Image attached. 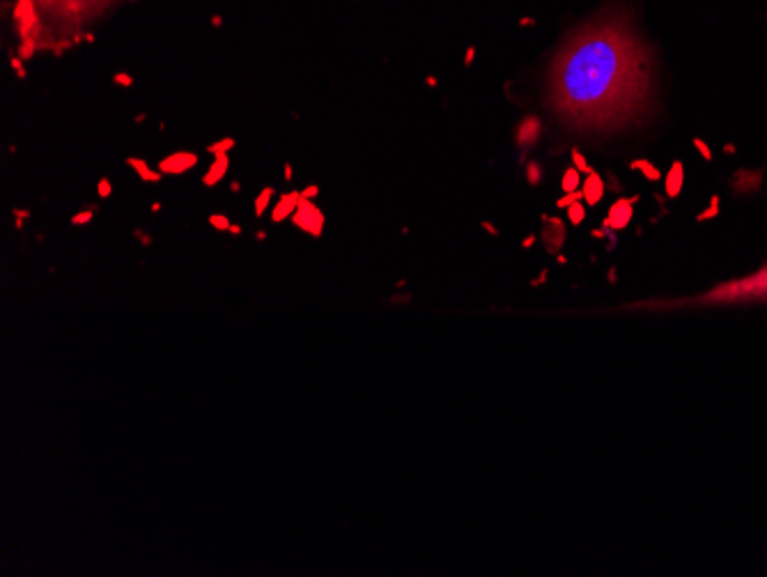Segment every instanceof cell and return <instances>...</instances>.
Returning a JSON list of instances; mask_svg holds the SVG:
<instances>
[{
  "label": "cell",
  "instance_id": "8fae6325",
  "mask_svg": "<svg viewBox=\"0 0 767 577\" xmlns=\"http://www.w3.org/2000/svg\"><path fill=\"white\" fill-rule=\"evenodd\" d=\"M272 195H274V189H272V187H264V189L260 191V195H257V200H255V214H257V216H262V214L267 212Z\"/></svg>",
  "mask_w": 767,
  "mask_h": 577
},
{
  "label": "cell",
  "instance_id": "7c38bea8",
  "mask_svg": "<svg viewBox=\"0 0 767 577\" xmlns=\"http://www.w3.org/2000/svg\"><path fill=\"white\" fill-rule=\"evenodd\" d=\"M584 205L582 203H572V205H570V221H572V223H579V221H582L584 219Z\"/></svg>",
  "mask_w": 767,
  "mask_h": 577
},
{
  "label": "cell",
  "instance_id": "5b68a950",
  "mask_svg": "<svg viewBox=\"0 0 767 577\" xmlns=\"http://www.w3.org/2000/svg\"><path fill=\"white\" fill-rule=\"evenodd\" d=\"M195 163H198V157L191 152H177V154H170V157H165L161 163H159V170L161 173H168V175H177V173H186L189 168H193Z\"/></svg>",
  "mask_w": 767,
  "mask_h": 577
},
{
  "label": "cell",
  "instance_id": "2e32d148",
  "mask_svg": "<svg viewBox=\"0 0 767 577\" xmlns=\"http://www.w3.org/2000/svg\"><path fill=\"white\" fill-rule=\"evenodd\" d=\"M92 214H95V210H86V212H81V214H76V216H74V219H71V223H74V225H86V223H90V221H92Z\"/></svg>",
  "mask_w": 767,
  "mask_h": 577
},
{
  "label": "cell",
  "instance_id": "277c9868",
  "mask_svg": "<svg viewBox=\"0 0 767 577\" xmlns=\"http://www.w3.org/2000/svg\"><path fill=\"white\" fill-rule=\"evenodd\" d=\"M292 221L297 228H302L304 233H310L313 237L322 235L324 228V216L317 210V205H313L308 198H302L297 205V210L292 214Z\"/></svg>",
  "mask_w": 767,
  "mask_h": 577
},
{
  "label": "cell",
  "instance_id": "ffe728a7",
  "mask_svg": "<svg viewBox=\"0 0 767 577\" xmlns=\"http://www.w3.org/2000/svg\"><path fill=\"white\" fill-rule=\"evenodd\" d=\"M136 237H138V240H145V246H150V235H145V233L136 230Z\"/></svg>",
  "mask_w": 767,
  "mask_h": 577
},
{
  "label": "cell",
  "instance_id": "ba28073f",
  "mask_svg": "<svg viewBox=\"0 0 767 577\" xmlns=\"http://www.w3.org/2000/svg\"><path fill=\"white\" fill-rule=\"evenodd\" d=\"M227 166H230V161H227V154H219V157H216V161L210 166V170H207V175L202 178V182L207 184V187H214V184L221 182V178L227 173Z\"/></svg>",
  "mask_w": 767,
  "mask_h": 577
},
{
  "label": "cell",
  "instance_id": "30bf717a",
  "mask_svg": "<svg viewBox=\"0 0 767 577\" xmlns=\"http://www.w3.org/2000/svg\"><path fill=\"white\" fill-rule=\"evenodd\" d=\"M584 195L588 198V203H597L602 198V180H599L595 173H590V178L584 187Z\"/></svg>",
  "mask_w": 767,
  "mask_h": 577
},
{
  "label": "cell",
  "instance_id": "7a4b0ae2",
  "mask_svg": "<svg viewBox=\"0 0 767 577\" xmlns=\"http://www.w3.org/2000/svg\"><path fill=\"white\" fill-rule=\"evenodd\" d=\"M115 3L118 0H26L16 9L21 37L28 44L24 51H35L48 30L51 42L78 35Z\"/></svg>",
  "mask_w": 767,
  "mask_h": 577
},
{
  "label": "cell",
  "instance_id": "44dd1931",
  "mask_svg": "<svg viewBox=\"0 0 767 577\" xmlns=\"http://www.w3.org/2000/svg\"><path fill=\"white\" fill-rule=\"evenodd\" d=\"M575 161L579 163V166H582V170H590L588 166H586V161H582V157H579V154L575 152Z\"/></svg>",
  "mask_w": 767,
  "mask_h": 577
},
{
  "label": "cell",
  "instance_id": "d6986e66",
  "mask_svg": "<svg viewBox=\"0 0 767 577\" xmlns=\"http://www.w3.org/2000/svg\"><path fill=\"white\" fill-rule=\"evenodd\" d=\"M317 193V187H310V189H304L302 191V198H313V195Z\"/></svg>",
  "mask_w": 767,
  "mask_h": 577
},
{
  "label": "cell",
  "instance_id": "8992f818",
  "mask_svg": "<svg viewBox=\"0 0 767 577\" xmlns=\"http://www.w3.org/2000/svg\"><path fill=\"white\" fill-rule=\"evenodd\" d=\"M299 200H302V193H299V191H292V193H287V195H281V200H278V205H276L274 212H272V219H274L276 223L285 221L289 214H294Z\"/></svg>",
  "mask_w": 767,
  "mask_h": 577
},
{
  "label": "cell",
  "instance_id": "9c48e42d",
  "mask_svg": "<svg viewBox=\"0 0 767 577\" xmlns=\"http://www.w3.org/2000/svg\"><path fill=\"white\" fill-rule=\"evenodd\" d=\"M127 163H129V166L133 168V170H136L138 175H140V178L145 180V182H159L161 180V170H152L150 166H148V163H145V161H140V159H127Z\"/></svg>",
  "mask_w": 767,
  "mask_h": 577
},
{
  "label": "cell",
  "instance_id": "3957f363",
  "mask_svg": "<svg viewBox=\"0 0 767 577\" xmlns=\"http://www.w3.org/2000/svg\"><path fill=\"white\" fill-rule=\"evenodd\" d=\"M767 302V265L756 270L749 276L733 278V281L714 285L712 290L685 297V300L669 302H641L627 306V311H676V308H699V306H719V304H751Z\"/></svg>",
  "mask_w": 767,
  "mask_h": 577
},
{
  "label": "cell",
  "instance_id": "5bb4252c",
  "mask_svg": "<svg viewBox=\"0 0 767 577\" xmlns=\"http://www.w3.org/2000/svg\"><path fill=\"white\" fill-rule=\"evenodd\" d=\"M210 223L214 225L216 230H230V221H227L223 214H214L210 219Z\"/></svg>",
  "mask_w": 767,
  "mask_h": 577
},
{
  "label": "cell",
  "instance_id": "9a60e30c",
  "mask_svg": "<svg viewBox=\"0 0 767 577\" xmlns=\"http://www.w3.org/2000/svg\"><path fill=\"white\" fill-rule=\"evenodd\" d=\"M230 148H235V141H232V138H225L223 143H219V145H210V152L219 157V154H225Z\"/></svg>",
  "mask_w": 767,
  "mask_h": 577
},
{
  "label": "cell",
  "instance_id": "4fadbf2b",
  "mask_svg": "<svg viewBox=\"0 0 767 577\" xmlns=\"http://www.w3.org/2000/svg\"><path fill=\"white\" fill-rule=\"evenodd\" d=\"M579 187V178H577V173L575 170H567L565 173V178H563V189L565 191H575Z\"/></svg>",
  "mask_w": 767,
  "mask_h": 577
},
{
  "label": "cell",
  "instance_id": "603a6c76",
  "mask_svg": "<svg viewBox=\"0 0 767 577\" xmlns=\"http://www.w3.org/2000/svg\"><path fill=\"white\" fill-rule=\"evenodd\" d=\"M230 233H232V235H240L242 228H240V225H230Z\"/></svg>",
  "mask_w": 767,
  "mask_h": 577
},
{
  "label": "cell",
  "instance_id": "7402d4cb",
  "mask_svg": "<svg viewBox=\"0 0 767 577\" xmlns=\"http://www.w3.org/2000/svg\"><path fill=\"white\" fill-rule=\"evenodd\" d=\"M285 180H292V166H289V163L285 166Z\"/></svg>",
  "mask_w": 767,
  "mask_h": 577
},
{
  "label": "cell",
  "instance_id": "6da1fadb",
  "mask_svg": "<svg viewBox=\"0 0 767 577\" xmlns=\"http://www.w3.org/2000/svg\"><path fill=\"white\" fill-rule=\"evenodd\" d=\"M650 97L652 51L623 7H607L572 30L549 67L547 101L570 129H620L644 116Z\"/></svg>",
  "mask_w": 767,
  "mask_h": 577
},
{
  "label": "cell",
  "instance_id": "e0dca14e",
  "mask_svg": "<svg viewBox=\"0 0 767 577\" xmlns=\"http://www.w3.org/2000/svg\"><path fill=\"white\" fill-rule=\"evenodd\" d=\"M99 195H101V198H108V195H110V182L108 180L99 182Z\"/></svg>",
  "mask_w": 767,
  "mask_h": 577
},
{
  "label": "cell",
  "instance_id": "ac0fdd59",
  "mask_svg": "<svg viewBox=\"0 0 767 577\" xmlns=\"http://www.w3.org/2000/svg\"><path fill=\"white\" fill-rule=\"evenodd\" d=\"M115 83H122V86H131V78L127 74H118L115 76Z\"/></svg>",
  "mask_w": 767,
  "mask_h": 577
},
{
  "label": "cell",
  "instance_id": "52a82bcc",
  "mask_svg": "<svg viewBox=\"0 0 767 577\" xmlns=\"http://www.w3.org/2000/svg\"><path fill=\"white\" fill-rule=\"evenodd\" d=\"M537 136H540V125H537L535 118H526V120L522 122V127L517 129V143H520V145H524V148L531 145V143H533Z\"/></svg>",
  "mask_w": 767,
  "mask_h": 577
}]
</instances>
